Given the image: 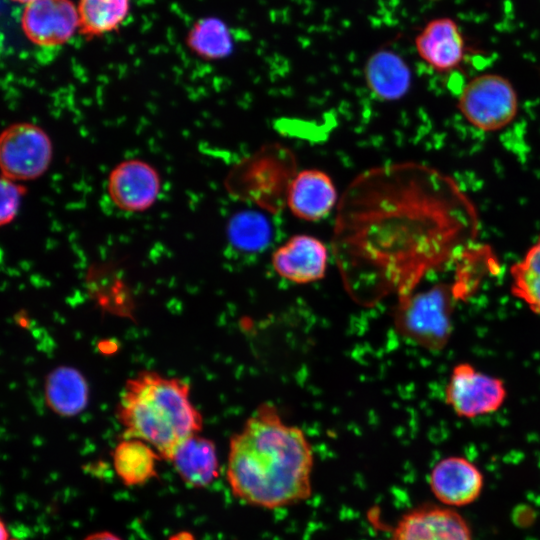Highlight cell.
<instances>
[{"label":"cell","instance_id":"cell-25","mask_svg":"<svg viewBox=\"0 0 540 540\" xmlns=\"http://www.w3.org/2000/svg\"><path fill=\"white\" fill-rule=\"evenodd\" d=\"M83 540H122L120 537L114 533L108 531H100L89 534Z\"/></svg>","mask_w":540,"mask_h":540},{"label":"cell","instance_id":"cell-15","mask_svg":"<svg viewBox=\"0 0 540 540\" xmlns=\"http://www.w3.org/2000/svg\"><path fill=\"white\" fill-rule=\"evenodd\" d=\"M415 47L420 58L440 73L456 69L465 54L459 26L449 17L429 21L416 36Z\"/></svg>","mask_w":540,"mask_h":540},{"label":"cell","instance_id":"cell-7","mask_svg":"<svg viewBox=\"0 0 540 540\" xmlns=\"http://www.w3.org/2000/svg\"><path fill=\"white\" fill-rule=\"evenodd\" d=\"M53 157L49 135L30 122L13 123L0 137V167L2 177L21 182L42 176Z\"/></svg>","mask_w":540,"mask_h":540},{"label":"cell","instance_id":"cell-27","mask_svg":"<svg viewBox=\"0 0 540 540\" xmlns=\"http://www.w3.org/2000/svg\"><path fill=\"white\" fill-rule=\"evenodd\" d=\"M11 1H14V2H17V3L28 4V3H30V2L33 1V0H11Z\"/></svg>","mask_w":540,"mask_h":540},{"label":"cell","instance_id":"cell-1","mask_svg":"<svg viewBox=\"0 0 540 540\" xmlns=\"http://www.w3.org/2000/svg\"><path fill=\"white\" fill-rule=\"evenodd\" d=\"M474 204L449 175L423 163L371 167L336 206L331 250L352 299L373 305L416 289L476 244Z\"/></svg>","mask_w":540,"mask_h":540},{"label":"cell","instance_id":"cell-19","mask_svg":"<svg viewBox=\"0 0 540 540\" xmlns=\"http://www.w3.org/2000/svg\"><path fill=\"white\" fill-rule=\"evenodd\" d=\"M112 458L120 480L125 485L137 486L157 476L156 463L161 457L146 442L123 438L114 448Z\"/></svg>","mask_w":540,"mask_h":540},{"label":"cell","instance_id":"cell-9","mask_svg":"<svg viewBox=\"0 0 540 540\" xmlns=\"http://www.w3.org/2000/svg\"><path fill=\"white\" fill-rule=\"evenodd\" d=\"M161 191L158 171L146 161L127 159L109 173L107 192L113 204L128 213L148 210Z\"/></svg>","mask_w":540,"mask_h":540},{"label":"cell","instance_id":"cell-24","mask_svg":"<svg viewBox=\"0 0 540 540\" xmlns=\"http://www.w3.org/2000/svg\"><path fill=\"white\" fill-rule=\"evenodd\" d=\"M25 187L20 182L1 178V208L0 223L2 226L10 224L18 214Z\"/></svg>","mask_w":540,"mask_h":540},{"label":"cell","instance_id":"cell-28","mask_svg":"<svg viewBox=\"0 0 540 540\" xmlns=\"http://www.w3.org/2000/svg\"><path fill=\"white\" fill-rule=\"evenodd\" d=\"M10 540H17V539H10Z\"/></svg>","mask_w":540,"mask_h":540},{"label":"cell","instance_id":"cell-17","mask_svg":"<svg viewBox=\"0 0 540 540\" xmlns=\"http://www.w3.org/2000/svg\"><path fill=\"white\" fill-rule=\"evenodd\" d=\"M170 462L180 478L194 488L207 487L219 476L215 444L199 434L186 440Z\"/></svg>","mask_w":540,"mask_h":540},{"label":"cell","instance_id":"cell-13","mask_svg":"<svg viewBox=\"0 0 540 540\" xmlns=\"http://www.w3.org/2000/svg\"><path fill=\"white\" fill-rule=\"evenodd\" d=\"M434 497L444 506L463 507L474 503L484 487V475L473 462L462 456L439 460L429 474Z\"/></svg>","mask_w":540,"mask_h":540},{"label":"cell","instance_id":"cell-4","mask_svg":"<svg viewBox=\"0 0 540 540\" xmlns=\"http://www.w3.org/2000/svg\"><path fill=\"white\" fill-rule=\"evenodd\" d=\"M467 299L455 281L440 282L400 295L393 311L399 335L429 351H440L453 333V314L458 301Z\"/></svg>","mask_w":540,"mask_h":540},{"label":"cell","instance_id":"cell-3","mask_svg":"<svg viewBox=\"0 0 540 540\" xmlns=\"http://www.w3.org/2000/svg\"><path fill=\"white\" fill-rule=\"evenodd\" d=\"M188 382L155 371H141L126 381L116 415L123 438L140 439L167 461L190 437L199 434L203 418L189 398Z\"/></svg>","mask_w":540,"mask_h":540},{"label":"cell","instance_id":"cell-5","mask_svg":"<svg viewBox=\"0 0 540 540\" xmlns=\"http://www.w3.org/2000/svg\"><path fill=\"white\" fill-rule=\"evenodd\" d=\"M296 174L293 152L282 144H267L232 168L225 187L232 197L276 213L286 205L288 188Z\"/></svg>","mask_w":540,"mask_h":540},{"label":"cell","instance_id":"cell-22","mask_svg":"<svg viewBox=\"0 0 540 540\" xmlns=\"http://www.w3.org/2000/svg\"><path fill=\"white\" fill-rule=\"evenodd\" d=\"M511 294L540 314V236L509 269Z\"/></svg>","mask_w":540,"mask_h":540},{"label":"cell","instance_id":"cell-8","mask_svg":"<svg viewBox=\"0 0 540 540\" xmlns=\"http://www.w3.org/2000/svg\"><path fill=\"white\" fill-rule=\"evenodd\" d=\"M444 398L458 417L471 419L498 411L507 398V389L502 379L462 362L453 367Z\"/></svg>","mask_w":540,"mask_h":540},{"label":"cell","instance_id":"cell-14","mask_svg":"<svg viewBox=\"0 0 540 540\" xmlns=\"http://www.w3.org/2000/svg\"><path fill=\"white\" fill-rule=\"evenodd\" d=\"M335 184L326 172L304 169L294 176L288 188L286 206L298 219L317 222L325 218L338 204Z\"/></svg>","mask_w":540,"mask_h":540},{"label":"cell","instance_id":"cell-12","mask_svg":"<svg viewBox=\"0 0 540 540\" xmlns=\"http://www.w3.org/2000/svg\"><path fill=\"white\" fill-rule=\"evenodd\" d=\"M328 260L326 244L309 234L292 235L271 256L274 271L295 284H309L323 279Z\"/></svg>","mask_w":540,"mask_h":540},{"label":"cell","instance_id":"cell-11","mask_svg":"<svg viewBox=\"0 0 540 540\" xmlns=\"http://www.w3.org/2000/svg\"><path fill=\"white\" fill-rule=\"evenodd\" d=\"M389 540H473L468 522L447 506L423 504L399 519Z\"/></svg>","mask_w":540,"mask_h":540},{"label":"cell","instance_id":"cell-6","mask_svg":"<svg viewBox=\"0 0 540 540\" xmlns=\"http://www.w3.org/2000/svg\"><path fill=\"white\" fill-rule=\"evenodd\" d=\"M457 107L476 129L496 132L516 118L519 100L516 89L506 77L484 73L465 83L458 95Z\"/></svg>","mask_w":540,"mask_h":540},{"label":"cell","instance_id":"cell-18","mask_svg":"<svg viewBox=\"0 0 540 540\" xmlns=\"http://www.w3.org/2000/svg\"><path fill=\"white\" fill-rule=\"evenodd\" d=\"M44 395L46 404L53 412L71 417L87 406L88 384L75 368L59 366L48 374Z\"/></svg>","mask_w":540,"mask_h":540},{"label":"cell","instance_id":"cell-21","mask_svg":"<svg viewBox=\"0 0 540 540\" xmlns=\"http://www.w3.org/2000/svg\"><path fill=\"white\" fill-rule=\"evenodd\" d=\"M190 50L204 60H220L233 50V39L227 25L220 19L208 17L198 20L187 35Z\"/></svg>","mask_w":540,"mask_h":540},{"label":"cell","instance_id":"cell-23","mask_svg":"<svg viewBox=\"0 0 540 540\" xmlns=\"http://www.w3.org/2000/svg\"><path fill=\"white\" fill-rule=\"evenodd\" d=\"M228 231L231 243L244 251H257L263 248L269 239V227L257 214L236 216Z\"/></svg>","mask_w":540,"mask_h":540},{"label":"cell","instance_id":"cell-26","mask_svg":"<svg viewBox=\"0 0 540 540\" xmlns=\"http://www.w3.org/2000/svg\"><path fill=\"white\" fill-rule=\"evenodd\" d=\"M9 533L7 532V529L5 527L4 522H1V540H10Z\"/></svg>","mask_w":540,"mask_h":540},{"label":"cell","instance_id":"cell-16","mask_svg":"<svg viewBox=\"0 0 540 540\" xmlns=\"http://www.w3.org/2000/svg\"><path fill=\"white\" fill-rule=\"evenodd\" d=\"M368 89L379 100L401 99L411 85V70L405 60L396 52L380 49L368 59L364 68Z\"/></svg>","mask_w":540,"mask_h":540},{"label":"cell","instance_id":"cell-20","mask_svg":"<svg viewBox=\"0 0 540 540\" xmlns=\"http://www.w3.org/2000/svg\"><path fill=\"white\" fill-rule=\"evenodd\" d=\"M130 0H79V30L86 37L110 33L125 21Z\"/></svg>","mask_w":540,"mask_h":540},{"label":"cell","instance_id":"cell-2","mask_svg":"<svg viewBox=\"0 0 540 540\" xmlns=\"http://www.w3.org/2000/svg\"><path fill=\"white\" fill-rule=\"evenodd\" d=\"M314 453L302 429L262 403L232 435L226 478L233 496L263 509L306 501L312 495Z\"/></svg>","mask_w":540,"mask_h":540},{"label":"cell","instance_id":"cell-10","mask_svg":"<svg viewBox=\"0 0 540 540\" xmlns=\"http://www.w3.org/2000/svg\"><path fill=\"white\" fill-rule=\"evenodd\" d=\"M21 27L33 44L54 48L67 43L79 28V15L71 0H33L25 5Z\"/></svg>","mask_w":540,"mask_h":540}]
</instances>
